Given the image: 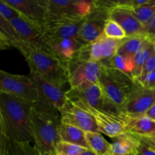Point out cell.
<instances>
[{"mask_svg":"<svg viewBox=\"0 0 155 155\" xmlns=\"http://www.w3.org/2000/svg\"><path fill=\"white\" fill-rule=\"evenodd\" d=\"M32 105L25 100L0 92V134L11 142H33L30 129Z\"/></svg>","mask_w":155,"mask_h":155,"instance_id":"1","label":"cell"},{"mask_svg":"<svg viewBox=\"0 0 155 155\" xmlns=\"http://www.w3.org/2000/svg\"><path fill=\"white\" fill-rule=\"evenodd\" d=\"M60 111L55 107L39 101L30 110V129L34 147L40 155H52L60 142L59 127L61 124Z\"/></svg>","mask_w":155,"mask_h":155,"instance_id":"2","label":"cell"},{"mask_svg":"<svg viewBox=\"0 0 155 155\" xmlns=\"http://www.w3.org/2000/svg\"><path fill=\"white\" fill-rule=\"evenodd\" d=\"M101 64L98 82L105 98L104 110L121 114V109L128 97L141 86L130 74Z\"/></svg>","mask_w":155,"mask_h":155,"instance_id":"3","label":"cell"},{"mask_svg":"<svg viewBox=\"0 0 155 155\" xmlns=\"http://www.w3.org/2000/svg\"><path fill=\"white\" fill-rule=\"evenodd\" d=\"M24 57L28 64L30 72L36 73L61 87L68 83L67 64L54 54L30 47Z\"/></svg>","mask_w":155,"mask_h":155,"instance_id":"4","label":"cell"},{"mask_svg":"<svg viewBox=\"0 0 155 155\" xmlns=\"http://www.w3.org/2000/svg\"><path fill=\"white\" fill-rule=\"evenodd\" d=\"M0 92L9 94L18 97L28 102L41 101L39 92L29 75L12 74L4 71H0Z\"/></svg>","mask_w":155,"mask_h":155,"instance_id":"5","label":"cell"},{"mask_svg":"<svg viewBox=\"0 0 155 155\" xmlns=\"http://www.w3.org/2000/svg\"><path fill=\"white\" fill-rule=\"evenodd\" d=\"M70 89L78 87L85 83H99L101 62L84 60L77 56L67 62Z\"/></svg>","mask_w":155,"mask_h":155,"instance_id":"6","label":"cell"},{"mask_svg":"<svg viewBox=\"0 0 155 155\" xmlns=\"http://www.w3.org/2000/svg\"><path fill=\"white\" fill-rule=\"evenodd\" d=\"M94 8V2L87 0H48V18L83 19Z\"/></svg>","mask_w":155,"mask_h":155,"instance_id":"7","label":"cell"},{"mask_svg":"<svg viewBox=\"0 0 155 155\" xmlns=\"http://www.w3.org/2000/svg\"><path fill=\"white\" fill-rule=\"evenodd\" d=\"M71 101L89 112L93 117L100 133H104L108 137L113 139L120 135L127 133L123 114H118L111 111L94 108L80 101Z\"/></svg>","mask_w":155,"mask_h":155,"instance_id":"8","label":"cell"},{"mask_svg":"<svg viewBox=\"0 0 155 155\" xmlns=\"http://www.w3.org/2000/svg\"><path fill=\"white\" fill-rule=\"evenodd\" d=\"M84 20L85 18L47 19L42 28V34L46 44L51 41L62 39H74L80 40L79 38V33Z\"/></svg>","mask_w":155,"mask_h":155,"instance_id":"9","label":"cell"},{"mask_svg":"<svg viewBox=\"0 0 155 155\" xmlns=\"http://www.w3.org/2000/svg\"><path fill=\"white\" fill-rule=\"evenodd\" d=\"M21 16L42 30L48 18V0H5Z\"/></svg>","mask_w":155,"mask_h":155,"instance_id":"10","label":"cell"},{"mask_svg":"<svg viewBox=\"0 0 155 155\" xmlns=\"http://www.w3.org/2000/svg\"><path fill=\"white\" fill-rule=\"evenodd\" d=\"M94 2V1H93ZM109 19V12L94 5L92 12L85 18L79 33V38L85 44H90L103 36L105 23Z\"/></svg>","mask_w":155,"mask_h":155,"instance_id":"11","label":"cell"},{"mask_svg":"<svg viewBox=\"0 0 155 155\" xmlns=\"http://www.w3.org/2000/svg\"><path fill=\"white\" fill-rule=\"evenodd\" d=\"M66 96L68 100L80 101L94 108L99 110L105 108V98L99 83H85L78 87L67 91Z\"/></svg>","mask_w":155,"mask_h":155,"instance_id":"12","label":"cell"},{"mask_svg":"<svg viewBox=\"0 0 155 155\" xmlns=\"http://www.w3.org/2000/svg\"><path fill=\"white\" fill-rule=\"evenodd\" d=\"M59 111L61 116L62 123L78 127L86 133H100L93 117L73 101L67 100L65 105Z\"/></svg>","mask_w":155,"mask_h":155,"instance_id":"13","label":"cell"},{"mask_svg":"<svg viewBox=\"0 0 155 155\" xmlns=\"http://www.w3.org/2000/svg\"><path fill=\"white\" fill-rule=\"evenodd\" d=\"M155 103V89L142 86L133 91L121 109V114L129 117L145 115Z\"/></svg>","mask_w":155,"mask_h":155,"instance_id":"14","label":"cell"},{"mask_svg":"<svg viewBox=\"0 0 155 155\" xmlns=\"http://www.w3.org/2000/svg\"><path fill=\"white\" fill-rule=\"evenodd\" d=\"M30 76L34 82L41 101L58 110L65 105L68 98L66 96L67 91H64L63 87L48 81L36 73L30 72Z\"/></svg>","mask_w":155,"mask_h":155,"instance_id":"15","label":"cell"},{"mask_svg":"<svg viewBox=\"0 0 155 155\" xmlns=\"http://www.w3.org/2000/svg\"><path fill=\"white\" fill-rule=\"evenodd\" d=\"M10 23L26 43L36 49L53 54L47 45L42 30L39 27L33 25L21 16L14 18Z\"/></svg>","mask_w":155,"mask_h":155,"instance_id":"16","label":"cell"},{"mask_svg":"<svg viewBox=\"0 0 155 155\" xmlns=\"http://www.w3.org/2000/svg\"><path fill=\"white\" fill-rule=\"evenodd\" d=\"M109 18L117 21L123 27L127 37L145 34V27L130 9L122 8L112 9L109 12Z\"/></svg>","mask_w":155,"mask_h":155,"instance_id":"17","label":"cell"},{"mask_svg":"<svg viewBox=\"0 0 155 155\" xmlns=\"http://www.w3.org/2000/svg\"><path fill=\"white\" fill-rule=\"evenodd\" d=\"M0 47L1 49L15 47L24 55L31 46L23 41L10 22L0 17Z\"/></svg>","mask_w":155,"mask_h":155,"instance_id":"18","label":"cell"},{"mask_svg":"<svg viewBox=\"0 0 155 155\" xmlns=\"http://www.w3.org/2000/svg\"><path fill=\"white\" fill-rule=\"evenodd\" d=\"M51 52L67 64L72 59L80 48L85 45L80 39H62L53 40L47 43Z\"/></svg>","mask_w":155,"mask_h":155,"instance_id":"19","label":"cell"},{"mask_svg":"<svg viewBox=\"0 0 155 155\" xmlns=\"http://www.w3.org/2000/svg\"><path fill=\"white\" fill-rule=\"evenodd\" d=\"M127 133L139 137H149L155 134V121L145 115L129 117L123 114Z\"/></svg>","mask_w":155,"mask_h":155,"instance_id":"20","label":"cell"},{"mask_svg":"<svg viewBox=\"0 0 155 155\" xmlns=\"http://www.w3.org/2000/svg\"><path fill=\"white\" fill-rule=\"evenodd\" d=\"M141 141L139 136L126 133L114 138L111 143L113 155H139Z\"/></svg>","mask_w":155,"mask_h":155,"instance_id":"21","label":"cell"},{"mask_svg":"<svg viewBox=\"0 0 155 155\" xmlns=\"http://www.w3.org/2000/svg\"><path fill=\"white\" fill-rule=\"evenodd\" d=\"M153 42L146 34L138 35L123 39L117 54L134 58L135 56L145 46L148 42Z\"/></svg>","mask_w":155,"mask_h":155,"instance_id":"22","label":"cell"},{"mask_svg":"<svg viewBox=\"0 0 155 155\" xmlns=\"http://www.w3.org/2000/svg\"><path fill=\"white\" fill-rule=\"evenodd\" d=\"M60 141L74 144L89 149L86 139V132L71 124L61 123L59 127Z\"/></svg>","mask_w":155,"mask_h":155,"instance_id":"23","label":"cell"},{"mask_svg":"<svg viewBox=\"0 0 155 155\" xmlns=\"http://www.w3.org/2000/svg\"><path fill=\"white\" fill-rule=\"evenodd\" d=\"M154 54V42H148L145 46L135 56L134 58V68L131 73V76L135 81L138 80L142 77L144 67L150 58Z\"/></svg>","mask_w":155,"mask_h":155,"instance_id":"24","label":"cell"},{"mask_svg":"<svg viewBox=\"0 0 155 155\" xmlns=\"http://www.w3.org/2000/svg\"><path fill=\"white\" fill-rule=\"evenodd\" d=\"M86 139L89 149L97 155H113L111 143H109L101 133L87 132L86 133Z\"/></svg>","mask_w":155,"mask_h":155,"instance_id":"25","label":"cell"},{"mask_svg":"<svg viewBox=\"0 0 155 155\" xmlns=\"http://www.w3.org/2000/svg\"><path fill=\"white\" fill-rule=\"evenodd\" d=\"M101 62L106 66L116 68L130 75L134 68V58L125 57L117 54L108 60H103Z\"/></svg>","mask_w":155,"mask_h":155,"instance_id":"26","label":"cell"},{"mask_svg":"<svg viewBox=\"0 0 155 155\" xmlns=\"http://www.w3.org/2000/svg\"><path fill=\"white\" fill-rule=\"evenodd\" d=\"M133 12L146 27L155 16V0H149L144 5L133 10Z\"/></svg>","mask_w":155,"mask_h":155,"instance_id":"27","label":"cell"},{"mask_svg":"<svg viewBox=\"0 0 155 155\" xmlns=\"http://www.w3.org/2000/svg\"><path fill=\"white\" fill-rule=\"evenodd\" d=\"M103 35L105 37L117 39V40H123L127 38V33L123 29V27L117 21L110 18L106 21Z\"/></svg>","mask_w":155,"mask_h":155,"instance_id":"28","label":"cell"},{"mask_svg":"<svg viewBox=\"0 0 155 155\" xmlns=\"http://www.w3.org/2000/svg\"><path fill=\"white\" fill-rule=\"evenodd\" d=\"M123 40L110 39L103 35L101 37V51L103 60H108L117 54ZM102 60V61H103Z\"/></svg>","mask_w":155,"mask_h":155,"instance_id":"29","label":"cell"},{"mask_svg":"<svg viewBox=\"0 0 155 155\" xmlns=\"http://www.w3.org/2000/svg\"><path fill=\"white\" fill-rule=\"evenodd\" d=\"M8 155H40L34 146L30 143H19L11 142L8 147Z\"/></svg>","mask_w":155,"mask_h":155,"instance_id":"30","label":"cell"},{"mask_svg":"<svg viewBox=\"0 0 155 155\" xmlns=\"http://www.w3.org/2000/svg\"><path fill=\"white\" fill-rule=\"evenodd\" d=\"M86 150V148L79 145L60 141L55 146L54 151L56 155H79Z\"/></svg>","mask_w":155,"mask_h":155,"instance_id":"31","label":"cell"},{"mask_svg":"<svg viewBox=\"0 0 155 155\" xmlns=\"http://www.w3.org/2000/svg\"><path fill=\"white\" fill-rule=\"evenodd\" d=\"M0 17L10 22L14 18L21 17V15L16 9L7 4L5 0H0Z\"/></svg>","mask_w":155,"mask_h":155,"instance_id":"32","label":"cell"},{"mask_svg":"<svg viewBox=\"0 0 155 155\" xmlns=\"http://www.w3.org/2000/svg\"><path fill=\"white\" fill-rule=\"evenodd\" d=\"M101 37L92 43L89 44V59L92 61L101 62L103 60L102 51H101Z\"/></svg>","mask_w":155,"mask_h":155,"instance_id":"33","label":"cell"},{"mask_svg":"<svg viewBox=\"0 0 155 155\" xmlns=\"http://www.w3.org/2000/svg\"><path fill=\"white\" fill-rule=\"evenodd\" d=\"M142 87L147 89H155V71L148 74L137 82Z\"/></svg>","mask_w":155,"mask_h":155,"instance_id":"34","label":"cell"},{"mask_svg":"<svg viewBox=\"0 0 155 155\" xmlns=\"http://www.w3.org/2000/svg\"><path fill=\"white\" fill-rule=\"evenodd\" d=\"M154 71H155V53L150 58L149 60L145 64V67H144L143 72H142V77H140V79L143 78L145 76L148 75V74H150L151 72H154Z\"/></svg>","mask_w":155,"mask_h":155,"instance_id":"35","label":"cell"},{"mask_svg":"<svg viewBox=\"0 0 155 155\" xmlns=\"http://www.w3.org/2000/svg\"><path fill=\"white\" fill-rule=\"evenodd\" d=\"M141 141L139 148V155H155V149L145 142Z\"/></svg>","mask_w":155,"mask_h":155,"instance_id":"36","label":"cell"},{"mask_svg":"<svg viewBox=\"0 0 155 155\" xmlns=\"http://www.w3.org/2000/svg\"><path fill=\"white\" fill-rule=\"evenodd\" d=\"M145 34L153 41H155V16L151 20V22L145 27Z\"/></svg>","mask_w":155,"mask_h":155,"instance_id":"37","label":"cell"},{"mask_svg":"<svg viewBox=\"0 0 155 155\" xmlns=\"http://www.w3.org/2000/svg\"><path fill=\"white\" fill-rule=\"evenodd\" d=\"M139 138L142 142H145V143L149 145L150 146H151L155 149V134L151 136H149V137H139Z\"/></svg>","mask_w":155,"mask_h":155,"instance_id":"38","label":"cell"},{"mask_svg":"<svg viewBox=\"0 0 155 155\" xmlns=\"http://www.w3.org/2000/svg\"><path fill=\"white\" fill-rule=\"evenodd\" d=\"M145 115L148 117H149L150 119L155 121V103L148 109V110L145 114Z\"/></svg>","mask_w":155,"mask_h":155,"instance_id":"39","label":"cell"},{"mask_svg":"<svg viewBox=\"0 0 155 155\" xmlns=\"http://www.w3.org/2000/svg\"><path fill=\"white\" fill-rule=\"evenodd\" d=\"M79 155H97L95 153H94L92 150L90 149H86V151H84L83 152H82L81 154Z\"/></svg>","mask_w":155,"mask_h":155,"instance_id":"40","label":"cell"},{"mask_svg":"<svg viewBox=\"0 0 155 155\" xmlns=\"http://www.w3.org/2000/svg\"><path fill=\"white\" fill-rule=\"evenodd\" d=\"M154 53H155V41L154 42Z\"/></svg>","mask_w":155,"mask_h":155,"instance_id":"41","label":"cell"},{"mask_svg":"<svg viewBox=\"0 0 155 155\" xmlns=\"http://www.w3.org/2000/svg\"><path fill=\"white\" fill-rule=\"evenodd\" d=\"M52 155H56V154H55V153H54V154H52Z\"/></svg>","mask_w":155,"mask_h":155,"instance_id":"42","label":"cell"}]
</instances>
